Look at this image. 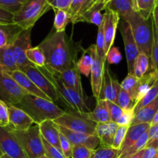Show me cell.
Segmentation results:
<instances>
[{
	"instance_id": "obj_1",
	"label": "cell",
	"mask_w": 158,
	"mask_h": 158,
	"mask_svg": "<svg viewBox=\"0 0 158 158\" xmlns=\"http://www.w3.org/2000/svg\"><path fill=\"white\" fill-rule=\"evenodd\" d=\"M38 46L46 57V66L59 73L77 66L78 53L83 50L80 43L67 37L66 32H56L54 29Z\"/></svg>"
},
{
	"instance_id": "obj_2",
	"label": "cell",
	"mask_w": 158,
	"mask_h": 158,
	"mask_svg": "<svg viewBox=\"0 0 158 158\" xmlns=\"http://www.w3.org/2000/svg\"><path fill=\"white\" fill-rule=\"evenodd\" d=\"M15 106L24 110L32 118L35 124H40L48 120H54L66 113L49 100L26 94Z\"/></svg>"
},
{
	"instance_id": "obj_3",
	"label": "cell",
	"mask_w": 158,
	"mask_h": 158,
	"mask_svg": "<svg viewBox=\"0 0 158 158\" xmlns=\"http://www.w3.org/2000/svg\"><path fill=\"white\" fill-rule=\"evenodd\" d=\"M121 19L130 24L133 35L140 53H144L151 58L154 40V26L153 17L145 19L139 12L133 11Z\"/></svg>"
},
{
	"instance_id": "obj_4",
	"label": "cell",
	"mask_w": 158,
	"mask_h": 158,
	"mask_svg": "<svg viewBox=\"0 0 158 158\" xmlns=\"http://www.w3.org/2000/svg\"><path fill=\"white\" fill-rule=\"evenodd\" d=\"M43 69L50 77L54 86L56 88V90L60 95L61 100L65 104L67 105L68 107L81 115H85L86 113L90 112L89 106L86 103L84 99L78 93L67 87L63 83L60 79L59 73L55 72L46 66H43Z\"/></svg>"
},
{
	"instance_id": "obj_5",
	"label": "cell",
	"mask_w": 158,
	"mask_h": 158,
	"mask_svg": "<svg viewBox=\"0 0 158 158\" xmlns=\"http://www.w3.org/2000/svg\"><path fill=\"white\" fill-rule=\"evenodd\" d=\"M51 9L48 0H27L14 14L13 23L23 29H32L35 23Z\"/></svg>"
},
{
	"instance_id": "obj_6",
	"label": "cell",
	"mask_w": 158,
	"mask_h": 158,
	"mask_svg": "<svg viewBox=\"0 0 158 158\" xmlns=\"http://www.w3.org/2000/svg\"><path fill=\"white\" fill-rule=\"evenodd\" d=\"M15 136L28 158H39L46 154L40 126L35 124L26 131H16L7 127Z\"/></svg>"
},
{
	"instance_id": "obj_7",
	"label": "cell",
	"mask_w": 158,
	"mask_h": 158,
	"mask_svg": "<svg viewBox=\"0 0 158 158\" xmlns=\"http://www.w3.org/2000/svg\"><path fill=\"white\" fill-rule=\"evenodd\" d=\"M53 121L58 126L63 127L73 132L96 135L97 123L88 119L85 115H81L77 113L74 114L66 112Z\"/></svg>"
},
{
	"instance_id": "obj_8",
	"label": "cell",
	"mask_w": 158,
	"mask_h": 158,
	"mask_svg": "<svg viewBox=\"0 0 158 158\" xmlns=\"http://www.w3.org/2000/svg\"><path fill=\"white\" fill-rule=\"evenodd\" d=\"M20 70L23 71L45 94L50 98L52 102L55 103L57 100H61L56 88L54 86L50 77L43 69V66L39 67L35 65L31 64Z\"/></svg>"
},
{
	"instance_id": "obj_9",
	"label": "cell",
	"mask_w": 158,
	"mask_h": 158,
	"mask_svg": "<svg viewBox=\"0 0 158 158\" xmlns=\"http://www.w3.org/2000/svg\"><path fill=\"white\" fill-rule=\"evenodd\" d=\"M28 94L9 73L0 71V99L11 106H16Z\"/></svg>"
},
{
	"instance_id": "obj_10",
	"label": "cell",
	"mask_w": 158,
	"mask_h": 158,
	"mask_svg": "<svg viewBox=\"0 0 158 158\" xmlns=\"http://www.w3.org/2000/svg\"><path fill=\"white\" fill-rule=\"evenodd\" d=\"M118 27L122 38H123V43H124L128 73L134 74V65H135L136 60L140 53L138 47L134 38L131 27L129 23L125 20L122 19L121 21H120Z\"/></svg>"
},
{
	"instance_id": "obj_11",
	"label": "cell",
	"mask_w": 158,
	"mask_h": 158,
	"mask_svg": "<svg viewBox=\"0 0 158 158\" xmlns=\"http://www.w3.org/2000/svg\"><path fill=\"white\" fill-rule=\"evenodd\" d=\"M3 154L12 158H28L12 131L0 126V156Z\"/></svg>"
},
{
	"instance_id": "obj_12",
	"label": "cell",
	"mask_w": 158,
	"mask_h": 158,
	"mask_svg": "<svg viewBox=\"0 0 158 158\" xmlns=\"http://www.w3.org/2000/svg\"><path fill=\"white\" fill-rule=\"evenodd\" d=\"M31 30L32 29H24L19 34L18 38L12 46L15 56L16 65L19 69H23L26 66L32 64L29 61L26 57V52L32 47L31 45Z\"/></svg>"
},
{
	"instance_id": "obj_13",
	"label": "cell",
	"mask_w": 158,
	"mask_h": 158,
	"mask_svg": "<svg viewBox=\"0 0 158 158\" xmlns=\"http://www.w3.org/2000/svg\"><path fill=\"white\" fill-rule=\"evenodd\" d=\"M120 21V16L119 14L110 9L105 10L103 14V23H104L105 50L106 54L114 45L116 32Z\"/></svg>"
},
{
	"instance_id": "obj_14",
	"label": "cell",
	"mask_w": 158,
	"mask_h": 158,
	"mask_svg": "<svg viewBox=\"0 0 158 158\" xmlns=\"http://www.w3.org/2000/svg\"><path fill=\"white\" fill-rule=\"evenodd\" d=\"M9 106V127L16 131H26L35 124L29 114L15 106Z\"/></svg>"
},
{
	"instance_id": "obj_15",
	"label": "cell",
	"mask_w": 158,
	"mask_h": 158,
	"mask_svg": "<svg viewBox=\"0 0 158 158\" xmlns=\"http://www.w3.org/2000/svg\"><path fill=\"white\" fill-rule=\"evenodd\" d=\"M58 128L60 132L63 133L70 140L73 145H83L92 151H94L100 146V139L98 138L97 136L73 132V131H69V130L60 126H58Z\"/></svg>"
},
{
	"instance_id": "obj_16",
	"label": "cell",
	"mask_w": 158,
	"mask_h": 158,
	"mask_svg": "<svg viewBox=\"0 0 158 158\" xmlns=\"http://www.w3.org/2000/svg\"><path fill=\"white\" fill-rule=\"evenodd\" d=\"M106 64V63H105ZM105 64L102 63L100 57L97 54V49H96L95 54H94V63L91 70V88L94 97L98 101L100 99V94H101L102 83H103V69Z\"/></svg>"
},
{
	"instance_id": "obj_17",
	"label": "cell",
	"mask_w": 158,
	"mask_h": 158,
	"mask_svg": "<svg viewBox=\"0 0 158 158\" xmlns=\"http://www.w3.org/2000/svg\"><path fill=\"white\" fill-rule=\"evenodd\" d=\"M9 74L28 94L51 100L50 98L46 94H45L23 71H21L20 69H17V70L10 73Z\"/></svg>"
},
{
	"instance_id": "obj_18",
	"label": "cell",
	"mask_w": 158,
	"mask_h": 158,
	"mask_svg": "<svg viewBox=\"0 0 158 158\" xmlns=\"http://www.w3.org/2000/svg\"><path fill=\"white\" fill-rule=\"evenodd\" d=\"M80 74L81 73L79 71L77 66H76L71 69H67V70L60 73V77L63 83L67 87L70 88V89H73L76 92L78 93L85 100V99H86V95L83 90Z\"/></svg>"
},
{
	"instance_id": "obj_19",
	"label": "cell",
	"mask_w": 158,
	"mask_h": 158,
	"mask_svg": "<svg viewBox=\"0 0 158 158\" xmlns=\"http://www.w3.org/2000/svg\"><path fill=\"white\" fill-rule=\"evenodd\" d=\"M39 126L43 140L61 151L60 142V130L55 122L52 120H48L39 124Z\"/></svg>"
},
{
	"instance_id": "obj_20",
	"label": "cell",
	"mask_w": 158,
	"mask_h": 158,
	"mask_svg": "<svg viewBox=\"0 0 158 158\" xmlns=\"http://www.w3.org/2000/svg\"><path fill=\"white\" fill-rule=\"evenodd\" d=\"M119 127L117 123L109 122L106 123H97L96 135L100 139V147H112L116 132Z\"/></svg>"
},
{
	"instance_id": "obj_21",
	"label": "cell",
	"mask_w": 158,
	"mask_h": 158,
	"mask_svg": "<svg viewBox=\"0 0 158 158\" xmlns=\"http://www.w3.org/2000/svg\"><path fill=\"white\" fill-rule=\"evenodd\" d=\"M24 29L15 23L0 24V48L12 46Z\"/></svg>"
},
{
	"instance_id": "obj_22",
	"label": "cell",
	"mask_w": 158,
	"mask_h": 158,
	"mask_svg": "<svg viewBox=\"0 0 158 158\" xmlns=\"http://www.w3.org/2000/svg\"><path fill=\"white\" fill-rule=\"evenodd\" d=\"M157 73L152 69H150L149 72L144 77L139 79L134 94V100L136 102V104L148 94V92L151 89V88L152 87L154 83L157 81Z\"/></svg>"
},
{
	"instance_id": "obj_23",
	"label": "cell",
	"mask_w": 158,
	"mask_h": 158,
	"mask_svg": "<svg viewBox=\"0 0 158 158\" xmlns=\"http://www.w3.org/2000/svg\"><path fill=\"white\" fill-rule=\"evenodd\" d=\"M151 123H139L130 126L127 132L126 137L120 148L121 153L134 145L145 132L149 130Z\"/></svg>"
},
{
	"instance_id": "obj_24",
	"label": "cell",
	"mask_w": 158,
	"mask_h": 158,
	"mask_svg": "<svg viewBox=\"0 0 158 158\" xmlns=\"http://www.w3.org/2000/svg\"><path fill=\"white\" fill-rule=\"evenodd\" d=\"M88 119L97 123H106L111 122L110 115L107 106V100L100 99L93 111L85 114Z\"/></svg>"
},
{
	"instance_id": "obj_25",
	"label": "cell",
	"mask_w": 158,
	"mask_h": 158,
	"mask_svg": "<svg viewBox=\"0 0 158 158\" xmlns=\"http://www.w3.org/2000/svg\"><path fill=\"white\" fill-rule=\"evenodd\" d=\"M96 52V45L93 44L88 49H83L82 56L78 60L77 66L81 74L89 77L91 73L94 63V54Z\"/></svg>"
},
{
	"instance_id": "obj_26",
	"label": "cell",
	"mask_w": 158,
	"mask_h": 158,
	"mask_svg": "<svg viewBox=\"0 0 158 158\" xmlns=\"http://www.w3.org/2000/svg\"><path fill=\"white\" fill-rule=\"evenodd\" d=\"M157 110L158 97L151 103L142 108L139 112L135 114L131 126L139 124V123H151Z\"/></svg>"
},
{
	"instance_id": "obj_27",
	"label": "cell",
	"mask_w": 158,
	"mask_h": 158,
	"mask_svg": "<svg viewBox=\"0 0 158 158\" xmlns=\"http://www.w3.org/2000/svg\"><path fill=\"white\" fill-rule=\"evenodd\" d=\"M17 69H19L12 46H4L0 48V71L10 73Z\"/></svg>"
},
{
	"instance_id": "obj_28",
	"label": "cell",
	"mask_w": 158,
	"mask_h": 158,
	"mask_svg": "<svg viewBox=\"0 0 158 158\" xmlns=\"http://www.w3.org/2000/svg\"><path fill=\"white\" fill-rule=\"evenodd\" d=\"M93 0H73L68 12L73 24L79 23L82 15L92 6Z\"/></svg>"
},
{
	"instance_id": "obj_29",
	"label": "cell",
	"mask_w": 158,
	"mask_h": 158,
	"mask_svg": "<svg viewBox=\"0 0 158 158\" xmlns=\"http://www.w3.org/2000/svg\"><path fill=\"white\" fill-rule=\"evenodd\" d=\"M106 9H110L117 12L120 16V19H123L134 11L133 0H111Z\"/></svg>"
},
{
	"instance_id": "obj_30",
	"label": "cell",
	"mask_w": 158,
	"mask_h": 158,
	"mask_svg": "<svg viewBox=\"0 0 158 158\" xmlns=\"http://www.w3.org/2000/svg\"><path fill=\"white\" fill-rule=\"evenodd\" d=\"M103 10L100 6H92L80 19V22H86V23L94 24L99 27L101 26L103 22V14L101 13Z\"/></svg>"
},
{
	"instance_id": "obj_31",
	"label": "cell",
	"mask_w": 158,
	"mask_h": 158,
	"mask_svg": "<svg viewBox=\"0 0 158 158\" xmlns=\"http://www.w3.org/2000/svg\"><path fill=\"white\" fill-rule=\"evenodd\" d=\"M55 16H54L53 29L56 32H65L67 25L71 23V18L68 11L63 9H56L54 10Z\"/></svg>"
},
{
	"instance_id": "obj_32",
	"label": "cell",
	"mask_w": 158,
	"mask_h": 158,
	"mask_svg": "<svg viewBox=\"0 0 158 158\" xmlns=\"http://www.w3.org/2000/svg\"><path fill=\"white\" fill-rule=\"evenodd\" d=\"M151 58L144 53H139L135 65H134V75L138 79L144 77L150 71Z\"/></svg>"
},
{
	"instance_id": "obj_33",
	"label": "cell",
	"mask_w": 158,
	"mask_h": 158,
	"mask_svg": "<svg viewBox=\"0 0 158 158\" xmlns=\"http://www.w3.org/2000/svg\"><path fill=\"white\" fill-rule=\"evenodd\" d=\"M113 86V78L110 73L109 68L105 64L103 69V83H102L101 94H100V99L106 100H110L111 91Z\"/></svg>"
},
{
	"instance_id": "obj_34",
	"label": "cell",
	"mask_w": 158,
	"mask_h": 158,
	"mask_svg": "<svg viewBox=\"0 0 158 158\" xmlns=\"http://www.w3.org/2000/svg\"><path fill=\"white\" fill-rule=\"evenodd\" d=\"M157 97H158V79L157 81L154 83L151 89L148 91V94L140 101L137 102V104L135 105L134 108V114H136L137 112H139L142 108L151 103L152 101H154Z\"/></svg>"
},
{
	"instance_id": "obj_35",
	"label": "cell",
	"mask_w": 158,
	"mask_h": 158,
	"mask_svg": "<svg viewBox=\"0 0 158 158\" xmlns=\"http://www.w3.org/2000/svg\"><path fill=\"white\" fill-rule=\"evenodd\" d=\"M148 140H149V135H148V131L141 136V137L134 145H132L131 148H128L125 151L122 152L121 154H120V158H128L131 157V156L135 154L136 153L141 151V150L144 149L146 148Z\"/></svg>"
},
{
	"instance_id": "obj_36",
	"label": "cell",
	"mask_w": 158,
	"mask_h": 158,
	"mask_svg": "<svg viewBox=\"0 0 158 158\" xmlns=\"http://www.w3.org/2000/svg\"><path fill=\"white\" fill-rule=\"evenodd\" d=\"M26 57L30 63L39 67L46 66V57L44 53L39 46L31 47L26 52Z\"/></svg>"
},
{
	"instance_id": "obj_37",
	"label": "cell",
	"mask_w": 158,
	"mask_h": 158,
	"mask_svg": "<svg viewBox=\"0 0 158 158\" xmlns=\"http://www.w3.org/2000/svg\"><path fill=\"white\" fill-rule=\"evenodd\" d=\"M121 151L112 147H100L92 151L91 158H120Z\"/></svg>"
},
{
	"instance_id": "obj_38",
	"label": "cell",
	"mask_w": 158,
	"mask_h": 158,
	"mask_svg": "<svg viewBox=\"0 0 158 158\" xmlns=\"http://www.w3.org/2000/svg\"><path fill=\"white\" fill-rule=\"evenodd\" d=\"M96 49L97 54L100 57L102 63L105 64L106 61V53L105 50V39H104V23H102L101 26L98 27L97 32V43H96Z\"/></svg>"
},
{
	"instance_id": "obj_39",
	"label": "cell",
	"mask_w": 158,
	"mask_h": 158,
	"mask_svg": "<svg viewBox=\"0 0 158 158\" xmlns=\"http://www.w3.org/2000/svg\"><path fill=\"white\" fill-rule=\"evenodd\" d=\"M115 103H117L123 110L134 109L136 105L135 101L132 98V97L123 89H121L120 90Z\"/></svg>"
},
{
	"instance_id": "obj_40",
	"label": "cell",
	"mask_w": 158,
	"mask_h": 158,
	"mask_svg": "<svg viewBox=\"0 0 158 158\" xmlns=\"http://www.w3.org/2000/svg\"><path fill=\"white\" fill-rule=\"evenodd\" d=\"M157 0H138V12L145 19L152 15Z\"/></svg>"
},
{
	"instance_id": "obj_41",
	"label": "cell",
	"mask_w": 158,
	"mask_h": 158,
	"mask_svg": "<svg viewBox=\"0 0 158 158\" xmlns=\"http://www.w3.org/2000/svg\"><path fill=\"white\" fill-rule=\"evenodd\" d=\"M138 81L139 79L134 74L128 73L124 80H123V82L120 83V86H121L122 89L127 91L134 99V90H135L136 86H137Z\"/></svg>"
},
{
	"instance_id": "obj_42",
	"label": "cell",
	"mask_w": 158,
	"mask_h": 158,
	"mask_svg": "<svg viewBox=\"0 0 158 158\" xmlns=\"http://www.w3.org/2000/svg\"><path fill=\"white\" fill-rule=\"evenodd\" d=\"M27 0H0V8L15 14Z\"/></svg>"
},
{
	"instance_id": "obj_43",
	"label": "cell",
	"mask_w": 158,
	"mask_h": 158,
	"mask_svg": "<svg viewBox=\"0 0 158 158\" xmlns=\"http://www.w3.org/2000/svg\"><path fill=\"white\" fill-rule=\"evenodd\" d=\"M60 142L61 151L66 158H72L73 149V145L71 143L70 140L64 135L62 132L60 131Z\"/></svg>"
},
{
	"instance_id": "obj_44",
	"label": "cell",
	"mask_w": 158,
	"mask_h": 158,
	"mask_svg": "<svg viewBox=\"0 0 158 158\" xmlns=\"http://www.w3.org/2000/svg\"><path fill=\"white\" fill-rule=\"evenodd\" d=\"M129 127L126 126H119L117 132H116L115 137H114V143H113V148L116 149L120 150L123 140H124L125 137H126L127 132L128 131Z\"/></svg>"
},
{
	"instance_id": "obj_45",
	"label": "cell",
	"mask_w": 158,
	"mask_h": 158,
	"mask_svg": "<svg viewBox=\"0 0 158 158\" xmlns=\"http://www.w3.org/2000/svg\"><path fill=\"white\" fill-rule=\"evenodd\" d=\"M92 151L83 145H73L72 158H91Z\"/></svg>"
},
{
	"instance_id": "obj_46",
	"label": "cell",
	"mask_w": 158,
	"mask_h": 158,
	"mask_svg": "<svg viewBox=\"0 0 158 158\" xmlns=\"http://www.w3.org/2000/svg\"><path fill=\"white\" fill-rule=\"evenodd\" d=\"M107 106L109 109L111 121L114 123H117V120L120 119L123 114V110L120 106H119L117 103L107 100Z\"/></svg>"
},
{
	"instance_id": "obj_47",
	"label": "cell",
	"mask_w": 158,
	"mask_h": 158,
	"mask_svg": "<svg viewBox=\"0 0 158 158\" xmlns=\"http://www.w3.org/2000/svg\"><path fill=\"white\" fill-rule=\"evenodd\" d=\"M151 67L158 75V36L154 32V40L151 56Z\"/></svg>"
},
{
	"instance_id": "obj_48",
	"label": "cell",
	"mask_w": 158,
	"mask_h": 158,
	"mask_svg": "<svg viewBox=\"0 0 158 158\" xmlns=\"http://www.w3.org/2000/svg\"><path fill=\"white\" fill-rule=\"evenodd\" d=\"M134 116H135V114H134V109L123 110V114L120 117V119L117 120V123L119 126L130 127L133 120H134Z\"/></svg>"
},
{
	"instance_id": "obj_49",
	"label": "cell",
	"mask_w": 158,
	"mask_h": 158,
	"mask_svg": "<svg viewBox=\"0 0 158 158\" xmlns=\"http://www.w3.org/2000/svg\"><path fill=\"white\" fill-rule=\"evenodd\" d=\"M0 126L7 127L9 126V106L0 99Z\"/></svg>"
},
{
	"instance_id": "obj_50",
	"label": "cell",
	"mask_w": 158,
	"mask_h": 158,
	"mask_svg": "<svg viewBox=\"0 0 158 158\" xmlns=\"http://www.w3.org/2000/svg\"><path fill=\"white\" fill-rule=\"evenodd\" d=\"M122 60V55L118 47L112 46L106 54V61L109 64H118Z\"/></svg>"
},
{
	"instance_id": "obj_51",
	"label": "cell",
	"mask_w": 158,
	"mask_h": 158,
	"mask_svg": "<svg viewBox=\"0 0 158 158\" xmlns=\"http://www.w3.org/2000/svg\"><path fill=\"white\" fill-rule=\"evenodd\" d=\"M43 143H44L46 155L49 158H66L61 151L49 144L45 140H43Z\"/></svg>"
},
{
	"instance_id": "obj_52",
	"label": "cell",
	"mask_w": 158,
	"mask_h": 158,
	"mask_svg": "<svg viewBox=\"0 0 158 158\" xmlns=\"http://www.w3.org/2000/svg\"><path fill=\"white\" fill-rule=\"evenodd\" d=\"M73 0H48L49 6L52 9H63L68 11L70 7L71 2Z\"/></svg>"
},
{
	"instance_id": "obj_53",
	"label": "cell",
	"mask_w": 158,
	"mask_h": 158,
	"mask_svg": "<svg viewBox=\"0 0 158 158\" xmlns=\"http://www.w3.org/2000/svg\"><path fill=\"white\" fill-rule=\"evenodd\" d=\"M14 14L6 9L0 8V24L13 23Z\"/></svg>"
},
{
	"instance_id": "obj_54",
	"label": "cell",
	"mask_w": 158,
	"mask_h": 158,
	"mask_svg": "<svg viewBox=\"0 0 158 158\" xmlns=\"http://www.w3.org/2000/svg\"><path fill=\"white\" fill-rule=\"evenodd\" d=\"M121 86L120 83H119L118 80L117 79L113 78V86H112V91H111V97L110 101L116 103L119 94H120V90H121Z\"/></svg>"
},
{
	"instance_id": "obj_55",
	"label": "cell",
	"mask_w": 158,
	"mask_h": 158,
	"mask_svg": "<svg viewBox=\"0 0 158 158\" xmlns=\"http://www.w3.org/2000/svg\"><path fill=\"white\" fill-rule=\"evenodd\" d=\"M158 154V149L154 148H145L143 158H154Z\"/></svg>"
},
{
	"instance_id": "obj_56",
	"label": "cell",
	"mask_w": 158,
	"mask_h": 158,
	"mask_svg": "<svg viewBox=\"0 0 158 158\" xmlns=\"http://www.w3.org/2000/svg\"><path fill=\"white\" fill-rule=\"evenodd\" d=\"M153 21H154V32L158 36V1H157L155 6H154V11L152 12Z\"/></svg>"
},
{
	"instance_id": "obj_57",
	"label": "cell",
	"mask_w": 158,
	"mask_h": 158,
	"mask_svg": "<svg viewBox=\"0 0 158 158\" xmlns=\"http://www.w3.org/2000/svg\"><path fill=\"white\" fill-rule=\"evenodd\" d=\"M143 152H144V149L141 150V151H140L139 152L136 153L135 154L131 156V157H128V158H143Z\"/></svg>"
},
{
	"instance_id": "obj_58",
	"label": "cell",
	"mask_w": 158,
	"mask_h": 158,
	"mask_svg": "<svg viewBox=\"0 0 158 158\" xmlns=\"http://www.w3.org/2000/svg\"><path fill=\"white\" fill-rule=\"evenodd\" d=\"M133 9L134 12H138V0H133Z\"/></svg>"
},
{
	"instance_id": "obj_59",
	"label": "cell",
	"mask_w": 158,
	"mask_h": 158,
	"mask_svg": "<svg viewBox=\"0 0 158 158\" xmlns=\"http://www.w3.org/2000/svg\"><path fill=\"white\" fill-rule=\"evenodd\" d=\"M151 125L158 124V110H157V112L156 113L155 116H154V119H153V120H152V122H151Z\"/></svg>"
},
{
	"instance_id": "obj_60",
	"label": "cell",
	"mask_w": 158,
	"mask_h": 158,
	"mask_svg": "<svg viewBox=\"0 0 158 158\" xmlns=\"http://www.w3.org/2000/svg\"><path fill=\"white\" fill-rule=\"evenodd\" d=\"M0 158H12L11 157H9V156L6 155V154H3V155L0 156Z\"/></svg>"
},
{
	"instance_id": "obj_61",
	"label": "cell",
	"mask_w": 158,
	"mask_h": 158,
	"mask_svg": "<svg viewBox=\"0 0 158 158\" xmlns=\"http://www.w3.org/2000/svg\"><path fill=\"white\" fill-rule=\"evenodd\" d=\"M39 158H49L47 157V156L46 155V154H45V155H43V156H41V157H40Z\"/></svg>"
},
{
	"instance_id": "obj_62",
	"label": "cell",
	"mask_w": 158,
	"mask_h": 158,
	"mask_svg": "<svg viewBox=\"0 0 158 158\" xmlns=\"http://www.w3.org/2000/svg\"><path fill=\"white\" fill-rule=\"evenodd\" d=\"M154 158H158V154H157V156H156V157H154Z\"/></svg>"
},
{
	"instance_id": "obj_63",
	"label": "cell",
	"mask_w": 158,
	"mask_h": 158,
	"mask_svg": "<svg viewBox=\"0 0 158 158\" xmlns=\"http://www.w3.org/2000/svg\"><path fill=\"white\" fill-rule=\"evenodd\" d=\"M157 1H158V0H157Z\"/></svg>"
}]
</instances>
